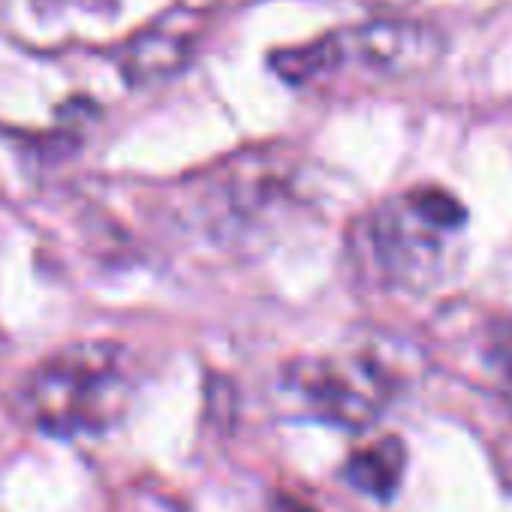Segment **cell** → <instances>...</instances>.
<instances>
[{
  "label": "cell",
  "instance_id": "3957f363",
  "mask_svg": "<svg viewBox=\"0 0 512 512\" xmlns=\"http://www.w3.org/2000/svg\"><path fill=\"white\" fill-rule=\"evenodd\" d=\"M284 386L308 416L356 431L386 410L395 374L374 353L356 350L296 359L287 368Z\"/></svg>",
  "mask_w": 512,
  "mask_h": 512
},
{
  "label": "cell",
  "instance_id": "6da1fadb",
  "mask_svg": "<svg viewBox=\"0 0 512 512\" xmlns=\"http://www.w3.org/2000/svg\"><path fill=\"white\" fill-rule=\"evenodd\" d=\"M133 398L127 353L109 341L70 344L43 359L22 383L19 413L46 437H97L115 428Z\"/></svg>",
  "mask_w": 512,
  "mask_h": 512
},
{
  "label": "cell",
  "instance_id": "52a82bcc",
  "mask_svg": "<svg viewBox=\"0 0 512 512\" xmlns=\"http://www.w3.org/2000/svg\"><path fill=\"white\" fill-rule=\"evenodd\" d=\"M473 350L491 386L512 398V323L503 317H485L473 332Z\"/></svg>",
  "mask_w": 512,
  "mask_h": 512
},
{
  "label": "cell",
  "instance_id": "ba28073f",
  "mask_svg": "<svg viewBox=\"0 0 512 512\" xmlns=\"http://www.w3.org/2000/svg\"><path fill=\"white\" fill-rule=\"evenodd\" d=\"M40 10H52V7H70V4H100V0H34Z\"/></svg>",
  "mask_w": 512,
  "mask_h": 512
},
{
  "label": "cell",
  "instance_id": "5b68a950",
  "mask_svg": "<svg viewBox=\"0 0 512 512\" xmlns=\"http://www.w3.org/2000/svg\"><path fill=\"white\" fill-rule=\"evenodd\" d=\"M196 28L199 25L193 16L169 13L163 22L133 37L121 49V73L127 76V82H154L184 67L196 46Z\"/></svg>",
  "mask_w": 512,
  "mask_h": 512
},
{
  "label": "cell",
  "instance_id": "277c9868",
  "mask_svg": "<svg viewBox=\"0 0 512 512\" xmlns=\"http://www.w3.org/2000/svg\"><path fill=\"white\" fill-rule=\"evenodd\" d=\"M464 205L440 187H416L386 202L374 223V253L383 272L401 284L431 278L440 266L446 238L461 232Z\"/></svg>",
  "mask_w": 512,
  "mask_h": 512
},
{
  "label": "cell",
  "instance_id": "8992f818",
  "mask_svg": "<svg viewBox=\"0 0 512 512\" xmlns=\"http://www.w3.org/2000/svg\"><path fill=\"white\" fill-rule=\"evenodd\" d=\"M407 467V449L398 437H386L356 455H350L344 476L350 485H356L359 491L377 497V500H389L404 476Z\"/></svg>",
  "mask_w": 512,
  "mask_h": 512
},
{
  "label": "cell",
  "instance_id": "7a4b0ae2",
  "mask_svg": "<svg viewBox=\"0 0 512 512\" xmlns=\"http://www.w3.org/2000/svg\"><path fill=\"white\" fill-rule=\"evenodd\" d=\"M443 52L440 37L410 19H377L329 37H320L308 46L281 49L272 55L275 73L299 88L326 85L344 79L359 82H404L428 73Z\"/></svg>",
  "mask_w": 512,
  "mask_h": 512
}]
</instances>
